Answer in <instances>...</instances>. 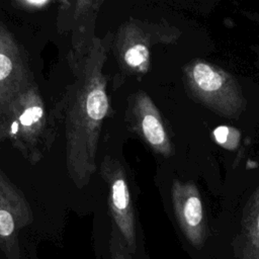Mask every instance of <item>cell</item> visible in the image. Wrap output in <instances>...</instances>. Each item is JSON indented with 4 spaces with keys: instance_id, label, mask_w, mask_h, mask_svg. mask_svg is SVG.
Segmentation results:
<instances>
[{
    "instance_id": "1",
    "label": "cell",
    "mask_w": 259,
    "mask_h": 259,
    "mask_svg": "<svg viewBox=\"0 0 259 259\" xmlns=\"http://www.w3.org/2000/svg\"><path fill=\"white\" fill-rule=\"evenodd\" d=\"M112 35L95 37L81 70L75 74L63 98L57 104L55 116L63 120L66 139V167L77 188L88 185L97 170L96 156L99 137L109 115L108 77L103 69L111 48Z\"/></svg>"
},
{
    "instance_id": "2",
    "label": "cell",
    "mask_w": 259,
    "mask_h": 259,
    "mask_svg": "<svg viewBox=\"0 0 259 259\" xmlns=\"http://www.w3.org/2000/svg\"><path fill=\"white\" fill-rule=\"evenodd\" d=\"M5 140L31 165L38 163L52 147L55 128L34 82L2 106L0 141Z\"/></svg>"
},
{
    "instance_id": "3",
    "label": "cell",
    "mask_w": 259,
    "mask_h": 259,
    "mask_svg": "<svg viewBox=\"0 0 259 259\" xmlns=\"http://www.w3.org/2000/svg\"><path fill=\"white\" fill-rule=\"evenodd\" d=\"M176 30L165 21L151 22L128 18L112 37L111 49L119 75L113 87H118L130 76L141 78L151 67V49L156 44H169L175 39Z\"/></svg>"
},
{
    "instance_id": "4",
    "label": "cell",
    "mask_w": 259,
    "mask_h": 259,
    "mask_svg": "<svg viewBox=\"0 0 259 259\" xmlns=\"http://www.w3.org/2000/svg\"><path fill=\"white\" fill-rule=\"evenodd\" d=\"M186 91L193 100L217 114L238 118L246 100L238 81L223 68L202 59H194L183 68Z\"/></svg>"
},
{
    "instance_id": "5",
    "label": "cell",
    "mask_w": 259,
    "mask_h": 259,
    "mask_svg": "<svg viewBox=\"0 0 259 259\" xmlns=\"http://www.w3.org/2000/svg\"><path fill=\"white\" fill-rule=\"evenodd\" d=\"M102 3L98 0H63L60 2L57 27L60 33L71 31L68 63L73 75L81 70L96 37L95 22Z\"/></svg>"
},
{
    "instance_id": "6",
    "label": "cell",
    "mask_w": 259,
    "mask_h": 259,
    "mask_svg": "<svg viewBox=\"0 0 259 259\" xmlns=\"http://www.w3.org/2000/svg\"><path fill=\"white\" fill-rule=\"evenodd\" d=\"M100 175L108 189V210L115 231L131 254L137 249L136 217L127 176L119 160L106 155L100 166Z\"/></svg>"
},
{
    "instance_id": "7",
    "label": "cell",
    "mask_w": 259,
    "mask_h": 259,
    "mask_svg": "<svg viewBox=\"0 0 259 259\" xmlns=\"http://www.w3.org/2000/svg\"><path fill=\"white\" fill-rule=\"evenodd\" d=\"M32 219L23 192L0 169V249L7 259H20L18 235Z\"/></svg>"
},
{
    "instance_id": "8",
    "label": "cell",
    "mask_w": 259,
    "mask_h": 259,
    "mask_svg": "<svg viewBox=\"0 0 259 259\" xmlns=\"http://www.w3.org/2000/svg\"><path fill=\"white\" fill-rule=\"evenodd\" d=\"M125 120L128 128L136 134L156 154L171 157L174 148L158 107L143 90L127 99Z\"/></svg>"
},
{
    "instance_id": "9",
    "label": "cell",
    "mask_w": 259,
    "mask_h": 259,
    "mask_svg": "<svg viewBox=\"0 0 259 259\" xmlns=\"http://www.w3.org/2000/svg\"><path fill=\"white\" fill-rule=\"evenodd\" d=\"M34 81L13 33L0 20V98L2 106Z\"/></svg>"
},
{
    "instance_id": "10",
    "label": "cell",
    "mask_w": 259,
    "mask_h": 259,
    "mask_svg": "<svg viewBox=\"0 0 259 259\" xmlns=\"http://www.w3.org/2000/svg\"><path fill=\"white\" fill-rule=\"evenodd\" d=\"M172 204L178 225L186 239L194 247H200L205 239V220L200 193L191 182L173 180Z\"/></svg>"
},
{
    "instance_id": "11",
    "label": "cell",
    "mask_w": 259,
    "mask_h": 259,
    "mask_svg": "<svg viewBox=\"0 0 259 259\" xmlns=\"http://www.w3.org/2000/svg\"><path fill=\"white\" fill-rule=\"evenodd\" d=\"M240 251V259H259V186L243 209Z\"/></svg>"
},
{
    "instance_id": "12",
    "label": "cell",
    "mask_w": 259,
    "mask_h": 259,
    "mask_svg": "<svg viewBox=\"0 0 259 259\" xmlns=\"http://www.w3.org/2000/svg\"><path fill=\"white\" fill-rule=\"evenodd\" d=\"M213 138L215 142L225 149L235 150L239 146L241 134L240 132L229 125H221L214 128Z\"/></svg>"
},
{
    "instance_id": "13",
    "label": "cell",
    "mask_w": 259,
    "mask_h": 259,
    "mask_svg": "<svg viewBox=\"0 0 259 259\" xmlns=\"http://www.w3.org/2000/svg\"><path fill=\"white\" fill-rule=\"evenodd\" d=\"M109 253L111 259H132V254L127 250L125 244L120 236L113 230H111L109 240Z\"/></svg>"
},
{
    "instance_id": "14",
    "label": "cell",
    "mask_w": 259,
    "mask_h": 259,
    "mask_svg": "<svg viewBox=\"0 0 259 259\" xmlns=\"http://www.w3.org/2000/svg\"><path fill=\"white\" fill-rule=\"evenodd\" d=\"M53 2L51 0H14L12 5L24 11H39L47 9Z\"/></svg>"
},
{
    "instance_id": "15",
    "label": "cell",
    "mask_w": 259,
    "mask_h": 259,
    "mask_svg": "<svg viewBox=\"0 0 259 259\" xmlns=\"http://www.w3.org/2000/svg\"><path fill=\"white\" fill-rule=\"evenodd\" d=\"M1 110H2V102H1V98H0V117H1Z\"/></svg>"
}]
</instances>
